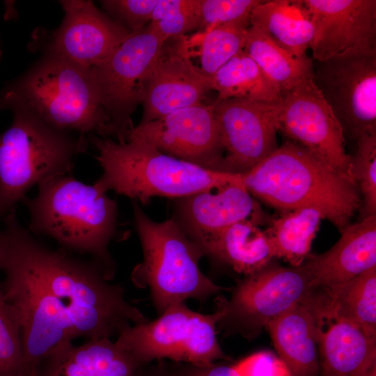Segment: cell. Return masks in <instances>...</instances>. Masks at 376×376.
<instances>
[{
	"mask_svg": "<svg viewBox=\"0 0 376 376\" xmlns=\"http://www.w3.org/2000/svg\"><path fill=\"white\" fill-rule=\"evenodd\" d=\"M0 376H26L19 322L0 284Z\"/></svg>",
	"mask_w": 376,
	"mask_h": 376,
	"instance_id": "obj_30",
	"label": "cell"
},
{
	"mask_svg": "<svg viewBox=\"0 0 376 376\" xmlns=\"http://www.w3.org/2000/svg\"><path fill=\"white\" fill-rule=\"evenodd\" d=\"M267 219L265 214L232 224L205 244L203 249L205 255L246 276L260 271L274 258L270 240L260 228Z\"/></svg>",
	"mask_w": 376,
	"mask_h": 376,
	"instance_id": "obj_23",
	"label": "cell"
},
{
	"mask_svg": "<svg viewBox=\"0 0 376 376\" xmlns=\"http://www.w3.org/2000/svg\"><path fill=\"white\" fill-rule=\"evenodd\" d=\"M249 26L250 15L175 40L186 56L190 58L198 56L201 70L212 77L243 49Z\"/></svg>",
	"mask_w": 376,
	"mask_h": 376,
	"instance_id": "obj_28",
	"label": "cell"
},
{
	"mask_svg": "<svg viewBox=\"0 0 376 376\" xmlns=\"http://www.w3.org/2000/svg\"><path fill=\"white\" fill-rule=\"evenodd\" d=\"M322 319L352 324L376 340V267L344 283L315 289Z\"/></svg>",
	"mask_w": 376,
	"mask_h": 376,
	"instance_id": "obj_22",
	"label": "cell"
},
{
	"mask_svg": "<svg viewBox=\"0 0 376 376\" xmlns=\"http://www.w3.org/2000/svg\"><path fill=\"white\" fill-rule=\"evenodd\" d=\"M250 25L262 29L292 55L308 56L314 29L303 0H261L250 14Z\"/></svg>",
	"mask_w": 376,
	"mask_h": 376,
	"instance_id": "obj_25",
	"label": "cell"
},
{
	"mask_svg": "<svg viewBox=\"0 0 376 376\" xmlns=\"http://www.w3.org/2000/svg\"><path fill=\"white\" fill-rule=\"evenodd\" d=\"M157 363L146 370V376H165L160 360Z\"/></svg>",
	"mask_w": 376,
	"mask_h": 376,
	"instance_id": "obj_38",
	"label": "cell"
},
{
	"mask_svg": "<svg viewBox=\"0 0 376 376\" xmlns=\"http://www.w3.org/2000/svg\"><path fill=\"white\" fill-rule=\"evenodd\" d=\"M281 102L216 100L214 113L226 152V172L244 173L278 148Z\"/></svg>",
	"mask_w": 376,
	"mask_h": 376,
	"instance_id": "obj_13",
	"label": "cell"
},
{
	"mask_svg": "<svg viewBox=\"0 0 376 376\" xmlns=\"http://www.w3.org/2000/svg\"><path fill=\"white\" fill-rule=\"evenodd\" d=\"M261 0H199L197 31H204L219 25L250 15Z\"/></svg>",
	"mask_w": 376,
	"mask_h": 376,
	"instance_id": "obj_32",
	"label": "cell"
},
{
	"mask_svg": "<svg viewBox=\"0 0 376 376\" xmlns=\"http://www.w3.org/2000/svg\"><path fill=\"white\" fill-rule=\"evenodd\" d=\"M165 376H239L233 366L217 364L196 366L185 362L161 360Z\"/></svg>",
	"mask_w": 376,
	"mask_h": 376,
	"instance_id": "obj_36",
	"label": "cell"
},
{
	"mask_svg": "<svg viewBox=\"0 0 376 376\" xmlns=\"http://www.w3.org/2000/svg\"><path fill=\"white\" fill-rule=\"evenodd\" d=\"M165 42L149 23L131 33L109 58L93 68L101 104L118 142H126L128 132L134 127L132 115L142 104Z\"/></svg>",
	"mask_w": 376,
	"mask_h": 376,
	"instance_id": "obj_9",
	"label": "cell"
},
{
	"mask_svg": "<svg viewBox=\"0 0 376 376\" xmlns=\"http://www.w3.org/2000/svg\"><path fill=\"white\" fill-rule=\"evenodd\" d=\"M282 97L279 132L354 180L343 128L313 78L304 79Z\"/></svg>",
	"mask_w": 376,
	"mask_h": 376,
	"instance_id": "obj_12",
	"label": "cell"
},
{
	"mask_svg": "<svg viewBox=\"0 0 376 376\" xmlns=\"http://www.w3.org/2000/svg\"><path fill=\"white\" fill-rule=\"evenodd\" d=\"M242 50L258 64L282 95L304 79L313 78L311 58L292 55L256 26L249 27Z\"/></svg>",
	"mask_w": 376,
	"mask_h": 376,
	"instance_id": "obj_26",
	"label": "cell"
},
{
	"mask_svg": "<svg viewBox=\"0 0 376 376\" xmlns=\"http://www.w3.org/2000/svg\"><path fill=\"white\" fill-rule=\"evenodd\" d=\"M351 155V171L361 196L363 217L376 215V134L357 141Z\"/></svg>",
	"mask_w": 376,
	"mask_h": 376,
	"instance_id": "obj_31",
	"label": "cell"
},
{
	"mask_svg": "<svg viewBox=\"0 0 376 376\" xmlns=\"http://www.w3.org/2000/svg\"><path fill=\"white\" fill-rule=\"evenodd\" d=\"M233 367L239 376H291L280 358L267 351L249 355Z\"/></svg>",
	"mask_w": 376,
	"mask_h": 376,
	"instance_id": "obj_35",
	"label": "cell"
},
{
	"mask_svg": "<svg viewBox=\"0 0 376 376\" xmlns=\"http://www.w3.org/2000/svg\"><path fill=\"white\" fill-rule=\"evenodd\" d=\"M2 239H3V232L0 230V265H1V250H2Z\"/></svg>",
	"mask_w": 376,
	"mask_h": 376,
	"instance_id": "obj_40",
	"label": "cell"
},
{
	"mask_svg": "<svg viewBox=\"0 0 376 376\" xmlns=\"http://www.w3.org/2000/svg\"><path fill=\"white\" fill-rule=\"evenodd\" d=\"M363 376H376V364L373 365Z\"/></svg>",
	"mask_w": 376,
	"mask_h": 376,
	"instance_id": "obj_39",
	"label": "cell"
},
{
	"mask_svg": "<svg viewBox=\"0 0 376 376\" xmlns=\"http://www.w3.org/2000/svg\"><path fill=\"white\" fill-rule=\"evenodd\" d=\"M375 342L352 324L334 322L319 336L322 376H363L376 364Z\"/></svg>",
	"mask_w": 376,
	"mask_h": 376,
	"instance_id": "obj_24",
	"label": "cell"
},
{
	"mask_svg": "<svg viewBox=\"0 0 376 376\" xmlns=\"http://www.w3.org/2000/svg\"><path fill=\"white\" fill-rule=\"evenodd\" d=\"M132 210L143 260L130 279L138 288H149L159 315L188 299L205 301L224 289L202 272L198 263L203 251L173 218L155 221L134 201Z\"/></svg>",
	"mask_w": 376,
	"mask_h": 376,
	"instance_id": "obj_7",
	"label": "cell"
},
{
	"mask_svg": "<svg viewBox=\"0 0 376 376\" xmlns=\"http://www.w3.org/2000/svg\"><path fill=\"white\" fill-rule=\"evenodd\" d=\"M6 109L13 121L0 134V216L15 210L34 185L70 173L90 143L87 136L58 130L0 94V111Z\"/></svg>",
	"mask_w": 376,
	"mask_h": 376,
	"instance_id": "obj_5",
	"label": "cell"
},
{
	"mask_svg": "<svg viewBox=\"0 0 376 376\" xmlns=\"http://www.w3.org/2000/svg\"><path fill=\"white\" fill-rule=\"evenodd\" d=\"M88 139L102 169L94 184L104 192L114 191L144 205L154 196L178 199L242 181L241 173L205 169L142 141L120 143L95 134Z\"/></svg>",
	"mask_w": 376,
	"mask_h": 376,
	"instance_id": "obj_4",
	"label": "cell"
},
{
	"mask_svg": "<svg viewBox=\"0 0 376 376\" xmlns=\"http://www.w3.org/2000/svg\"><path fill=\"white\" fill-rule=\"evenodd\" d=\"M313 290L304 263L298 267L270 263L240 281L229 300L219 299L223 315L217 324L226 331L254 337L272 320L308 300Z\"/></svg>",
	"mask_w": 376,
	"mask_h": 376,
	"instance_id": "obj_10",
	"label": "cell"
},
{
	"mask_svg": "<svg viewBox=\"0 0 376 376\" xmlns=\"http://www.w3.org/2000/svg\"><path fill=\"white\" fill-rule=\"evenodd\" d=\"M211 91L212 77L194 64L175 42H166L148 80L139 124L202 103Z\"/></svg>",
	"mask_w": 376,
	"mask_h": 376,
	"instance_id": "obj_17",
	"label": "cell"
},
{
	"mask_svg": "<svg viewBox=\"0 0 376 376\" xmlns=\"http://www.w3.org/2000/svg\"><path fill=\"white\" fill-rule=\"evenodd\" d=\"M38 186L35 197L22 201L29 215L28 229L53 239L65 251L89 256L112 279L116 265L109 245L117 232L116 201L70 173Z\"/></svg>",
	"mask_w": 376,
	"mask_h": 376,
	"instance_id": "obj_3",
	"label": "cell"
},
{
	"mask_svg": "<svg viewBox=\"0 0 376 376\" xmlns=\"http://www.w3.org/2000/svg\"><path fill=\"white\" fill-rule=\"evenodd\" d=\"M157 0H103L102 8L110 17L133 33L151 21Z\"/></svg>",
	"mask_w": 376,
	"mask_h": 376,
	"instance_id": "obj_33",
	"label": "cell"
},
{
	"mask_svg": "<svg viewBox=\"0 0 376 376\" xmlns=\"http://www.w3.org/2000/svg\"><path fill=\"white\" fill-rule=\"evenodd\" d=\"M212 91L217 92L218 100L237 98L280 102L283 100L279 88L243 50L235 54L212 76Z\"/></svg>",
	"mask_w": 376,
	"mask_h": 376,
	"instance_id": "obj_29",
	"label": "cell"
},
{
	"mask_svg": "<svg viewBox=\"0 0 376 376\" xmlns=\"http://www.w3.org/2000/svg\"><path fill=\"white\" fill-rule=\"evenodd\" d=\"M0 94L18 101L58 130L114 138L101 104L93 68L44 53Z\"/></svg>",
	"mask_w": 376,
	"mask_h": 376,
	"instance_id": "obj_6",
	"label": "cell"
},
{
	"mask_svg": "<svg viewBox=\"0 0 376 376\" xmlns=\"http://www.w3.org/2000/svg\"><path fill=\"white\" fill-rule=\"evenodd\" d=\"M64 17L44 45V53L93 68L103 62L131 33L88 0H61Z\"/></svg>",
	"mask_w": 376,
	"mask_h": 376,
	"instance_id": "obj_15",
	"label": "cell"
},
{
	"mask_svg": "<svg viewBox=\"0 0 376 376\" xmlns=\"http://www.w3.org/2000/svg\"><path fill=\"white\" fill-rule=\"evenodd\" d=\"M311 12L312 59L376 52L375 0H303Z\"/></svg>",
	"mask_w": 376,
	"mask_h": 376,
	"instance_id": "obj_16",
	"label": "cell"
},
{
	"mask_svg": "<svg viewBox=\"0 0 376 376\" xmlns=\"http://www.w3.org/2000/svg\"><path fill=\"white\" fill-rule=\"evenodd\" d=\"M1 54H2V52H1V48H0V60H1Z\"/></svg>",
	"mask_w": 376,
	"mask_h": 376,
	"instance_id": "obj_41",
	"label": "cell"
},
{
	"mask_svg": "<svg viewBox=\"0 0 376 376\" xmlns=\"http://www.w3.org/2000/svg\"><path fill=\"white\" fill-rule=\"evenodd\" d=\"M198 3L199 0H193L187 8L150 24L165 42L187 36L198 28Z\"/></svg>",
	"mask_w": 376,
	"mask_h": 376,
	"instance_id": "obj_34",
	"label": "cell"
},
{
	"mask_svg": "<svg viewBox=\"0 0 376 376\" xmlns=\"http://www.w3.org/2000/svg\"><path fill=\"white\" fill-rule=\"evenodd\" d=\"M241 174L249 193L266 205L279 212L315 209L340 232L361 207L354 180L289 140Z\"/></svg>",
	"mask_w": 376,
	"mask_h": 376,
	"instance_id": "obj_2",
	"label": "cell"
},
{
	"mask_svg": "<svg viewBox=\"0 0 376 376\" xmlns=\"http://www.w3.org/2000/svg\"><path fill=\"white\" fill-rule=\"evenodd\" d=\"M214 106L200 103L139 124L128 132L126 141H142L168 155L226 172Z\"/></svg>",
	"mask_w": 376,
	"mask_h": 376,
	"instance_id": "obj_14",
	"label": "cell"
},
{
	"mask_svg": "<svg viewBox=\"0 0 376 376\" xmlns=\"http://www.w3.org/2000/svg\"><path fill=\"white\" fill-rule=\"evenodd\" d=\"M159 315L154 321L127 327L115 342L146 365L165 359L196 366L228 359L217 338V322L223 315L219 307L213 313L204 315L182 302Z\"/></svg>",
	"mask_w": 376,
	"mask_h": 376,
	"instance_id": "obj_8",
	"label": "cell"
},
{
	"mask_svg": "<svg viewBox=\"0 0 376 376\" xmlns=\"http://www.w3.org/2000/svg\"><path fill=\"white\" fill-rule=\"evenodd\" d=\"M322 322L318 311L308 299L266 326L279 357L291 376H316L319 373L318 340Z\"/></svg>",
	"mask_w": 376,
	"mask_h": 376,
	"instance_id": "obj_21",
	"label": "cell"
},
{
	"mask_svg": "<svg viewBox=\"0 0 376 376\" xmlns=\"http://www.w3.org/2000/svg\"><path fill=\"white\" fill-rule=\"evenodd\" d=\"M329 250L304 262L313 289L347 281L376 267V215L350 224Z\"/></svg>",
	"mask_w": 376,
	"mask_h": 376,
	"instance_id": "obj_19",
	"label": "cell"
},
{
	"mask_svg": "<svg viewBox=\"0 0 376 376\" xmlns=\"http://www.w3.org/2000/svg\"><path fill=\"white\" fill-rule=\"evenodd\" d=\"M322 219L321 213L312 208L281 212L268 219L265 230L274 258H282L292 267L300 266L309 255Z\"/></svg>",
	"mask_w": 376,
	"mask_h": 376,
	"instance_id": "obj_27",
	"label": "cell"
},
{
	"mask_svg": "<svg viewBox=\"0 0 376 376\" xmlns=\"http://www.w3.org/2000/svg\"><path fill=\"white\" fill-rule=\"evenodd\" d=\"M215 191L177 199L172 217L202 250L212 237L232 224L265 215L243 180Z\"/></svg>",
	"mask_w": 376,
	"mask_h": 376,
	"instance_id": "obj_18",
	"label": "cell"
},
{
	"mask_svg": "<svg viewBox=\"0 0 376 376\" xmlns=\"http://www.w3.org/2000/svg\"><path fill=\"white\" fill-rule=\"evenodd\" d=\"M313 73L345 137L357 141L376 134V52H349L313 60Z\"/></svg>",
	"mask_w": 376,
	"mask_h": 376,
	"instance_id": "obj_11",
	"label": "cell"
},
{
	"mask_svg": "<svg viewBox=\"0 0 376 376\" xmlns=\"http://www.w3.org/2000/svg\"><path fill=\"white\" fill-rule=\"evenodd\" d=\"M192 2L193 0H157L152 10L150 22H157L178 13L189 6Z\"/></svg>",
	"mask_w": 376,
	"mask_h": 376,
	"instance_id": "obj_37",
	"label": "cell"
},
{
	"mask_svg": "<svg viewBox=\"0 0 376 376\" xmlns=\"http://www.w3.org/2000/svg\"><path fill=\"white\" fill-rule=\"evenodd\" d=\"M4 221L1 262L22 272L47 293L69 319L77 338L118 337L127 327L148 320L94 260L42 243L20 224L15 210Z\"/></svg>",
	"mask_w": 376,
	"mask_h": 376,
	"instance_id": "obj_1",
	"label": "cell"
},
{
	"mask_svg": "<svg viewBox=\"0 0 376 376\" xmlns=\"http://www.w3.org/2000/svg\"><path fill=\"white\" fill-rule=\"evenodd\" d=\"M110 338L67 342L42 361L38 376H146V366Z\"/></svg>",
	"mask_w": 376,
	"mask_h": 376,
	"instance_id": "obj_20",
	"label": "cell"
}]
</instances>
